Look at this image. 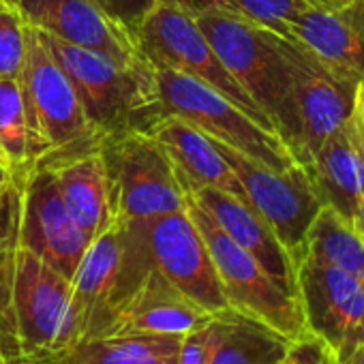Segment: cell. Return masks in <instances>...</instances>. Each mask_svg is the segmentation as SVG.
<instances>
[{
    "label": "cell",
    "mask_w": 364,
    "mask_h": 364,
    "mask_svg": "<svg viewBox=\"0 0 364 364\" xmlns=\"http://www.w3.org/2000/svg\"><path fill=\"white\" fill-rule=\"evenodd\" d=\"M20 178L0 189V351L9 364H46L80 341L71 281L18 240Z\"/></svg>",
    "instance_id": "1"
},
{
    "label": "cell",
    "mask_w": 364,
    "mask_h": 364,
    "mask_svg": "<svg viewBox=\"0 0 364 364\" xmlns=\"http://www.w3.org/2000/svg\"><path fill=\"white\" fill-rule=\"evenodd\" d=\"M196 22L223 67L266 114L274 133L289 150L296 122L291 73L281 37L228 9L206 11Z\"/></svg>",
    "instance_id": "2"
},
{
    "label": "cell",
    "mask_w": 364,
    "mask_h": 364,
    "mask_svg": "<svg viewBox=\"0 0 364 364\" xmlns=\"http://www.w3.org/2000/svg\"><path fill=\"white\" fill-rule=\"evenodd\" d=\"M20 82L33 167L101 146L103 137L86 118L80 97L65 69L50 52L43 33L28 24Z\"/></svg>",
    "instance_id": "3"
},
{
    "label": "cell",
    "mask_w": 364,
    "mask_h": 364,
    "mask_svg": "<svg viewBox=\"0 0 364 364\" xmlns=\"http://www.w3.org/2000/svg\"><path fill=\"white\" fill-rule=\"evenodd\" d=\"M43 39L71 80L86 118L101 137L127 129H146L156 116L154 73L144 58L124 67L99 52L46 33Z\"/></svg>",
    "instance_id": "4"
},
{
    "label": "cell",
    "mask_w": 364,
    "mask_h": 364,
    "mask_svg": "<svg viewBox=\"0 0 364 364\" xmlns=\"http://www.w3.org/2000/svg\"><path fill=\"white\" fill-rule=\"evenodd\" d=\"M152 73L156 92V116H180L182 120L200 129L204 135H208L213 141L230 146L266 167L283 171L296 165L291 152L274 131L262 127L219 90L171 69L152 67Z\"/></svg>",
    "instance_id": "5"
},
{
    "label": "cell",
    "mask_w": 364,
    "mask_h": 364,
    "mask_svg": "<svg viewBox=\"0 0 364 364\" xmlns=\"http://www.w3.org/2000/svg\"><path fill=\"white\" fill-rule=\"evenodd\" d=\"M101 150L112 182L116 221L144 223L187 210V193L173 161L144 129L107 135Z\"/></svg>",
    "instance_id": "6"
},
{
    "label": "cell",
    "mask_w": 364,
    "mask_h": 364,
    "mask_svg": "<svg viewBox=\"0 0 364 364\" xmlns=\"http://www.w3.org/2000/svg\"><path fill=\"white\" fill-rule=\"evenodd\" d=\"M187 213L208 247L228 309L257 319L291 341L302 336L306 326L296 294L279 285L189 196Z\"/></svg>",
    "instance_id": "7"
},
{
    "label": "cell",
    "mask_w": 364,
    "mask_h": 364,
    "mask_svg": "<svg viewBox=\"0 0 364 364\" xmlns=\"http://www.w3.org/2000/svg\"><path fill=\"white\" fill-rule=\"evenodd\" d=\"M135 43L148 65L185 73L208 84L262 127L274 131L266 114L223 67L193 16L156 0L135 33Z\"/></svg>",
    "instance_id": "8"
},
{
    "label": "cell",
    "mask_w": 364,
    "mask_h": 364,
    "mask_svg": "<svg viewBox=\"0 0 364 364\" xmlns=\"http://www.w3.org/2000/svg\"><path fill=\"white\" fill-rule=\"evenodd\" d=\"M120 228L146 264L176 289L208 313L228 309L208 247L187 210L163 215L144 223H120Z\"/></svg>",
    "instance_id": "9"
},
{
    "label": "cell",
    "mask_w": 364,
    "mask_h": 364,
    "mask_svg": "<svg viewBox=\"0 0 364 364\" xmlns=\"http://www.w3.org/2000/svg\"><path fill=\"white\" fill-rule=\"evenodd\" d=\"M217 148L234 169L245 193V202L274 232L291 257V264H296L304 251L306 234L323 208L304 167L296 163L294 167L279 171L230 146L217 144Z\"/></svg>",
    "instance_id": "10"
},
{
    "label": "cell",
    "mask_w": 364,
    "mask_h": 364,
    "mask_svg": "<svg viewBox=\"0 0 364 364\" xmlns=\"http://www.w3.org/2000/svg\"><path fill=\"white\" fill-rule=\"evenodd\" d=\"M294 287L306 332L347 364L364 347V283L302 253L294 264Z\"/></svg>",
    "instance_id": "11"
},
{
    "label": "cell",
    "mask_w": 364,
    "mask_h": 364,
    "mask_svg": "<svg viewBox=\"0 0 364 364\" xmlns=\"http://www.w3.org/2000/svg\"><path fill=\"white\" fill-rule=\"evenodd\" d=\"M281 46L291 73L296 122L289 152L298 165H304L315 150L345 124L351 114L358 86L336 77L298 41L281 37Z\"/></svg>",
    "instance_id": "12"
},
{
    "label": "cell",
    "mask_w": 364,
    "mask_h": 364,
    "mask_svg": "<svg viewBox=\"0 0 364 364\" xmlns=\"http://www.w3.org/2000/svg\"><path fill=\"white\" fill-rule=\"evenodd\" d=\"M18 240L69 281L90 245V238L69 215L54 176L43 165L20 176Z\"/></svg>",
    "instance_id": "13"
},
{
    "label": "cell",
    "mask_w": 364,
    "mask_h": 364,
    "mask_svg": "<svg viewBox=\"0 0 364 364\" xmlns=\"http://www.w3.org/2000/svg\"><path fill=\"white\" fill-rule=\"evenodd\" d=\"M37 31L67 43L99 52L118 65L141 60L135 37L112 20L95 0H7Z\"/></svg>",
    "instance_id": "14"
},
{
    "label": "cell",
    "mask_w": 364,
    "mask_h": 364,
    "mask_svg": "<svg viewBox=\"0 0 364 364\" xmlns=\"http://www.w3.org/2000/svg\"><path fill=\"white\" fill-rule=\"evenodd\" d=\"M291 39L336 77L358 86L364 77V0L306 7L291 24Z\"/></svg>",
    "instance_id": "15"
},
{
    "label": "cell",
    "mask_w": 364,
    "mask_h": 364,
    "mask_svg": "<svg viewBox=\"0 0 364 364\" xmlns=\"http://www.w3.org/2000/svg\"><path fill=\"white\" fill-rule=\"evenodd\" d=\"M122 230L114 221L95 236L71 279V302L80 341L105 336L112 330L122 274Z\"/></svg>",
    "instance_id": "16"
},
{
    "label": "cell",
    "mask_w": 364,
    "mask_h": 364,
    "mask_svg": "<svg viewBox=\"0 0 364 364\" xmlns=\"http://www.w3.org/2000/svg\"><path fill=\"white\" fill-rule=\"evenodd\" d=\"M213 313L196 304L152 266L133 283L116 309L109 334L178 336L206 321Z\"/></svg>",
    "instance_id": "17"
},
{
    "label": "cell",
    "mask_w": 364,
    "mask_h": 364,
    "mask_svg": "<svg viewBox=\"0 0 364 364\" xmlns=\"http://www.w3.org/2000/svg\"><path fill=\"white\" fill-rule=\"evenodd\" d=\"M180 176V173H178ZM185 193L240 247L245 249L279 285L296 294L294 264L274 232L242 200L206 185H191L180 176Z\"/></svg>",
    "instance_id": "18"
},
{
    "label": "cell",
    "mask_w": 364,
    "mask_h": 364,
    "mask_svg": "<svg viewBox=\"0 0 364 364\" xmlns=\"http://www.w3.org/2000/svg\"><path fill=\"white\" fill-rule=\"evenodd\" d=\"M41 165L54 176L69 215L90 240L116 221L112 182L101 146Z\"/></svg>",
    "instance_id": "19"
},
{
    "label": "cell",
    "mask_w": 364,
    "mask_h": 364,
    "mask_svg": "<svg viewBox=\"0 0 364 364\" xmlns=\"http://www.w3.org/2000/svg\"><path fill=\"white\" fill-rule=\"evenodd\" d=\"M173 161L178 173L191 185H206L245 202L240 182L217 144L200 129L173 114H159L144 129Z\"/></svg>",
    "instance_id": "20"
},
{
    "label": "cell",
    "mask_w": 364,
    "mask_h": 364,
    "mask_svg": "<svg viewBox=\"0 0 364 364\" xmlns=\"http://www.w3.org/2000/svg\"><path fill=\"white\" fill-rule=\"evenodd\" d=\"M302 167L321 206L351 223L364 198V154L347 124L336 129Z\"/></svg>",
    "instance_id": "21"
},
{
    "label": "cell",
    "mask_w": 364,
    "mask_h": 364,
    "mask_svg": "<svg viewBox=\"0 0 364 364\" xmlns=\"http://www.w3.org/2000/svg\"><path fill=\"white\" fill-rule=\"evenodd\" d=\"M178 336L105 334L77 341L46 364H178Z\"/></svg>",
    "instance_id": "22"
},
{
    "label": "cell",
    "mask_w": 364,
    "mask_h": 364,
    "mask_svg": "<svg viewBox=\"0 0 364 364\" xmlns=\"http://www.w3.org/2000/svg\"><path fill=\"white\" fill-rule=\"evenodd\" d=\"M291 338L232 309L219 311V336L210 364H277Z\"/></svg>",
    "instance_id": "23"
},
{
    "label": "cell",
    "mask_w": 364,
    "mask_h": 364,
    "mask_svg": "<svg viewBox=\"0 0 364 364\" xmlns=\"http://www.w3.org/2000/svg\"><path fill=\"white\" fill-rule=\"evenodd\" d=\"M302 253L364 283V236L330 208L315 217Z\"/></svg>",
    "instance_id": "24"
},
{
    "label": "cell",
    "mask_w": 364,
    "mask_h": 364,
    "mask_svg": "<svg viewBox=\"0 0 364 364\" xmlns=\"http://www.w3.org/2000/svg\"><path fill=\"white\" fill-rule=\"evenodd\" d=\"M0 163L16 178L33 167L20 77H0Z\"/></svg>",
    "instance_id": "25"
},
{
    "label": "cell",
    "mask_w": 364,
    "mask_h": 364,
    "mask_svg": "<svg viewBox=\"0 0 364 364\" xmlns=\"http://www.w3.org/2000/svg\"><path fill=\"white\" fill-rule=\"evenodd\" d=\"M315 3L317 0H225V7L283 39H291V24Z\"/></svg>",
    "instance_id": "26"
},
{
    "label": "cell",
    "mask_w": 364,
    "mask_h": 364,
    "mask_svg": "<svg viewBox=\"0 0 364 364\" xmlns=\"http://www.w3.org/2000/svg\"><path fill=\"white\" fill-rule=\"evenodd\" d=\"M26 56V22L0 0V77H20Z\"/></svg>",
    "instance_id": "27"
},
{
    "label": "cell",
    "mask_w": 364,
    "mask_h": 364,
    "mask_svg": "<svg viewBox=\"0 0 364 364\" xmlns=\"http://www.w3.org/2000/svg\"><path fill=\"white\" fill-rule=\"evenodd\" d=\"M219 336V313H213L198 328L180 338L178 364H210L213 349Z\"/></svg>",
    "instance_id": "28"
},
{
    "label": "cell",
    "mask_w": 364,
    "mask_h": 364,
    "mask_svg": "<svg viewBox=\"0 0 364 364\" xmlns=\"http://www.w3.org/2000/svg\"><path fill=\"white\" fill-rule=\"evenodd\" d=\"M277 364H341V362L319 336L304 332L302 336L289 343L285 355Z\"/></svg>",
    "instance_id": "29"
},
{
    "label": "cell",
    "mask_w": 364,
    "mask_h": 364,
    "mask_svg": "<svg viewBox=\"0 0 364 364\" xmlns=\"http://www.w3.org/2000/svg\"><path fill=\"white\" fill-rule=\"evenodd\" d=\"M95 3L118 24H122L127 31L137 33V28L141 26L144 18L150 14V9L154 7L156 0H95Z\"/></svg>",
    "instance_id": "30"
},
{
    "label": "cell",
    "mask_w": 364,
    "mask_h": 364,
    "mask_svg": "<svg viewBox=\"0 0 364 364\" xmlns=\"http://www.w3.org/2000/svg\"><path fill=\"white\" fill-rule=\"evenodd\" d=\"M351 137L355 139L358 148L362 150L364 154V77L360 80L358 88H355V99H353V107H351V114L349 118L345 120Z\"/></svg>",
    "instance_id": "31"
},
{
    "label": "cell",
    "mask_w": 364,
    "mask_h": 364,
    "mask_svg": "<svg viewBox=\"0 0 364 364\" xmlns=\"http://www.w3.org/2000/svg\"><path fill=\"white\" fill-rule=\"evenodd\" d=\"M159 3H167L193 18H198L206 11H213V9H228L225 0H159Z\"/></svg>",
    "instance_id": "32"
},
{
    "label": "cell",
    "mask_w": 364,
    "mask_h": 364,
    "mask_svg": "<svg viewBox=\"0 0 364 364\" xmlns=\"http://www.w3.org/2000/svg\"><path fill=\"white\" fill-rule=\"evenodd\" d=\"M351 225L364 236V198H362V202H360V208H358V213H355V219L351 221Z\"/></svg>",
    "instance_id": "33"
},
{
    "label": "cell",
    "mask_w": 364,
    "mask_h": 364,
    "mask_svg": "<svg viewBox=\"0 0 364 364\" xmlns=\"http://www.w3.org/2000/svg\"><path fill=\"white\" fill-rule=\"evenodd\" d=\"M16 176H11L9 171H7V167L3 165V163H0V189H3L5 185H9V182L14 180Z\"/></svg>",
    "instance_id": "34"
},
{
    "label": "cell",
    "mask_w": 364,
    "mask_h": 364,
    "mask_svg": "<svg viewBox=\"0 0 364 364\" xmlns=\"http://www.w3.org/2000/svg\"><path fill=\"white\" fill-rule=\"evenodd\" d=\"M347 364H364V347H360V349L351 355V360H349Z\"/></svg>",
    "instance_id": "35"
},
{
    "label": "cell",
    "mask_w": 364,
    "mask_h": 364,
    "mask_svg": "<svg viewBox=\"0 0 364 364\" xmlns=\"http://www.w3.org/2000/svg\"><path fill=\"white\" fill-rule=\"evenodd\" d=\"M321 5H336V3H343V0H317Z\"/></svg>",
    "instance_id": "36"
}]
</instances>
